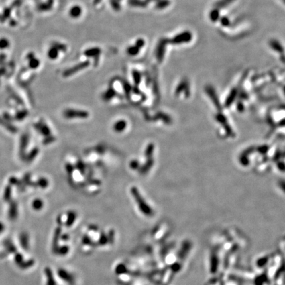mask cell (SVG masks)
Masks as SVG:
<instances>
[{"label":"cell","mask_w":285,"mask_h":285,"mask_svg":"<svg viewBox=\"0 0 285 285\" xmlns=\"http://www.w3.org/2000/svg\"><path fill=\"white\" fill-rule=\"evenodd\" d=\"M88 66V62H83L82 64H80L79 65H77L75 67H72L71 69H69L68 70H67L64 73V77H69V76H71L73 75L74 73L77 72L80 70H81L84 67Z\"/></svg>","instance_id":"4"},{"label":"cell","mask_w":285,"mask_h":285,"mask_svg":"<svg viewBox=\"0 0 285 285\" xmlns=\"http://www.w3.org/2000/svg\"><path fill=\"white\" fill-rule=\"evenodd\" d=\"M4 228H5V227H4V225L1 223V222H0V232H3L4 230Z\"/></svg>","instance_id":"27"},{"label":"cell","mask_w":285,"mask_h":285,"mask_svg":"<svg viewBox=\"0 0 285 285\" xmlns=\"http://www.w3.org/2000/svg\"><path fill=\"white\" fill-rule=\"evenodd\" d=\"M68 221L69 222L68 223H72L73 222L75 221V217H76V215H75V213H73V212H70L69 213V216H68Z\"/></svg>","instance_id":"18"},{"label":"cell","mask_w":285,"mask_h":285,"mask_svg":"<svg viewBox=\"0 0 285 285\" xmlns=\"http://www.w3.org/2000/svg\"><path fill=\"white\" fill-rule=\"evenodd\" d=\"M15 261L17 264H21L22 263L23 261V256L21 254H16V255L15 257Z\"/></svg>","instance_id":"19"},{"label":"cell","mask_w":285,"mask_h":285,"mask_svg":"<svg viewBox=\"0 0 285 285\" xmlns=\"http://www.w3.org/2000/svg\"><path fill=\"white\" fill-rule=\"evenodd\" d=\"M28 143V137L26 135H24L22 137V141H21V150H22L23 153L25 151L26 147L27 146Z\"/></svg>","instance_id":"16"},{"label":"cell","mask_w":285,"mask_h":285,"mask_svg":"<svg viewBox=\"0 0 285 285\" xmlns=\"http://www.w3.org/2000/svg\"><path fill=\"white\" fill-rule=\"evenodd\" d=\"M49 56H50V57L53 58L52 59H54V58H56V56H57V53H56V50L52 49L49 52Z\"/></svg>","instance_id":"23"},{"label":"cell","mask_w":285,"mask_h":285,"mask_svg":"<svg viewBox=\"0 0 285 285\" xmlns=\"http://www.w3.org/2000/svg\"><path fill=\"white\" fill-rule=\"evenodd\" d=\"M116 95V92L113 88H110L108 91L104 93L103 96V99L104 101H109L110 100L113 99Z\"/></svg>","instance_id":"6"},{"label":"cell","mask_w":285,"mask_h":285,"mask_svg":"<svg viewBox=\"0 0 285 285\" xmlns=\"http://www.w3.org/2000/svg\"><path fill=\"white\" fill-rule=\"evenodd\" d=\"M56 140V137L54 136H52L51 135L49 136L46 137L44 140H43V144L44 145H48L50 144V143H53L54 141Z\"/></svg>","instance_id":"15"},{"label":"cell","mask_w":285,"mask_h":285,"mask_svg":"<svg viewBox=\"0 0 285 285\" xmlns=\"http://www.w3.org/2000/svg\"><path fill=\"white\" fill-rule=\"evenodd\" d=\"M17 205L15 203H13L11 206L10 211H9V218L11 219H15L17 217Z\"/></svg>","instance_id":"8"},{"label":"cell","mask_w":285,"mask_h":285,"mask_svg":"<svg viewBox=\"0 0 285 285\" xmlns=\"http://www.w3.org/2000/svg\"><path fill=\"white\" fill-rule=\"evenodd\" d=\"M21 245L23 247L24 249H27L28 244V237L25 234H22L20 237Z\"/></svg>","instance_id":"12"},{"label":"cell","mask_w":285,"mask_h":285,"mask_svg":"<svg viewBox=\"0 0 285 285\" xmlns=\"http://www.w3.org/2000/svg\"><path fill=\"white\" fill-rule=\"evenodd\" d=\"M65 117L68 119L73 118H80L84 119L87 118L89 116V114L87 111L79 110L75 109H67L63 113Z\"/></svg>","instance_id":"2"},{"label":"cell","mask_w":285,"mask_h":285,"mask_svg":"<svg viewBox=\"0 0 285 285\" xmlns=\"http://www.w3.org/2000/svg\"><path fill=\"white\" fill-rule=\"evenodd\" d=\"M37 187H40L41 188H46L48 186L49 182L48 180L46 179L45 178H40L36 182Z\"/></svg>","instance_id":"7"},{"label":"cell","mask_w":285,"mask_h":285,"mask_svg":"<svg viewBox=\"0 0 285 285\" xmlns=\"http://www.w3.org/2000/svg\"><path fill=\"white\" fill-rule=\"evenodd\" d=\"M30 66H31L32 68H36V67H38L39 66V62L38 60H33L32 62H31Z\"/></svg>","instance_id":"24"},{"label":"cell","mask_w":285,"mask_h":285,"mask_svg":"<svg viewBox=\"0 0 285 285\" xmlns=\"http://www.w3.org/2000/svg\"><path fill=\"white\" fill-rule=\"evenodd\" d=\"M130 167L133 169H136L139 167V163L136 160H133L130 162Z\"/></svg>","instance_id":"21"},{"label":"cell","mask_w":285,"mask_h":285,"mask_svg":"<svg viewBox=\"0 0 285 285\" xmlns=\"http://www.w3.org/2000/svg\"><path fill=\"white\" fill-rule=\"evenodd\" d=\"M131 192L132 193V195H133V197L135 199L136 201L139 203V207L140 208V209L142 211V212H143L146 215H149L151 213V210L149 207L147 206L146 203H145L144 200L142 199L141 195L139 194L138 190L136 188H132L131 189Z\"/></svg>","instance_id":"1"},{"label":"cell","mask_w":285,"mask_h":285,"mask_svg":"<svg viewBox=\"0 0 285 285\" xmlns=\"http://www.w3.org/2000/svg\"><path fill=\"white\" fill-rule=\"evenodd\" d=\"M7 252L6 251H1V252H0V258L2 259V258H4L5 257L7 256Z\"/></svg>","instance_id":"26"},{"label":"cell","mask_w":285,"mask_h":285,"mask_svg":"<svg viewBox=\"0 0 285 285\" xmlns=\"http://www.w3.org/2000/svg\"><path fill=\"white\" fill-rule=\"evenodd\" d=\"M76 168L81 173V174L84 175V174L85 173V166H84V164L82 161H78L77 164H76Z\"/></svg>","instance_id":"13"},{"label":"cell","mask_w":285,"mask_h":285,"mask_svg":"<svg viewBox=\"0 0 285 285\" xmlns=\"http://www.w3.org/2000/svg\"><path fill=\"white\" fill-rule=\"evenodd\" d=\"M127 127V122L123 119H120L114 123V130L117 133H121Z\"/></svg>","instance_id":"5"},{"label":"cell","mask_w":285,"mask_h":285,"mask_svg":"<svg viewBox=\"0 0 285 285\" xmlns=\"http://www.w3.org/2000/svg\"><path fill=\"white\" fill-rule=\"evenodd\" d=\"M43 201L40 199H36L32 202V207L35 210H40L43 207Z\"/></svg>","instance_id":"11"},{"label":"cell","mask_w":285,"mask_h":285,"mask_svg":"<svg viewBox=\"0 0 285 285\" xmlns=\"http://www.w3.org/2000/svg\"><path fill=\"white\" fill-rule=\"evenodd\" d=\"M34 127L41 134H42L45 137L49 136L51 135V131L50 128L43 121H40L39 123H36V124L34 125Z\"/></svg>","instance_id":"3"},{"label":"cell","mask_w":285,"mask_h":285,"mask_svg":"<svg viewBox=\"0 0 285 285\" xmlns=\"http://www.w3.org/2000/svg\"><path fill=\"white\" fill-rule=\"evenodd\" d=\"M152 151H153V145H150L147 147V149L146 150V152H145V154H146L147 156H150L151 155Z\"/></svg>","instance_id":"20"},{"label":"cell","mask_w":285,"mask_h":285,"mask_svg":"<svg viewBox=\"0 0 285 285\" xmlns=\"http://www.w3.org/2000/svg\"><path fill=\"white\" fill-rule=\"evenodd\" d=\"M28 114V112H27V111H23V112H21L20 113H19L18 115H17V117H18V118L19 119H23L24 117L27 116V115Z\"/></svg>","instance_id":"22"},{"label":"cell","mask_w":285,"mask_h":285,"mask_svg":"<svg viewBox=\"0 0 285 285\" xmlns=\"http://www.w3.org/2000/svg\"><path fill=\"white\" fill-rule=\"evenodd\" d=\"M38 152H39V149H38V147L34 148V149L30 152L29 155L27 156V160L29 161V162H30V161L33 160L34 158H35L37 155H38Z\"/></svg>","instance_id":"10"},{"label":"cell","mask_w":285,"mask_h":285,"mask_svg":"<svg viewBox=\"0 0 285 285\" xmlns=\"http://www.w3.org/2000/svg\"><path fill=\"white\" fill-rule=\"evenodd\" d=\"M80 13H81V9L79 7H74L72 8V9L71 10V15H72V17H79V15H80Z\"/></svg>","instance_id":"14"},{"label":"cell","mask_w":285,"mask_h":285,"mask_svg":"<svg viewBox=\"0 0 285 285\" xmlns=\"http://www.w3.org/2000/svg\"><path fill=\"white\" fill-rule=\"evenodd\" d=\"M66 169L68 174L69 175L73 174V172L74 171V167L72 164H70V163H67V164L66 165Z\"/></svg>","instance_id":"17"},{"label":"cell","mask_w":285,"mask_h":285,"mask_svg":"<svg viewBox=\"0 0 285 285\" xmlns=\"http://www.w3.org/2000/svg\"><path fill=\"white\" fill-rule=\"evenodd\" d=\"M3 245H5V247H6L7 251L9 252H11V253H14L16 251V248L14 246V245L11 243V241H10L9 240H5L3 241Z\"/></svg>","instance_id":"9"},{"label":"cell","mask_w":285,"mask_h":285,"mask_svg":"<svg viewBox=\"0 0 285 285\" xmlns=\"http://www.w3.org/2000/svg\"><path fill=\"white\" fill-rule=\"evenodd\" d=\"M134 79L135 82L136 84H138L139 81H140V77H139V73H134Z\"/></svg>","instance_id":"25"}]
</instances>
